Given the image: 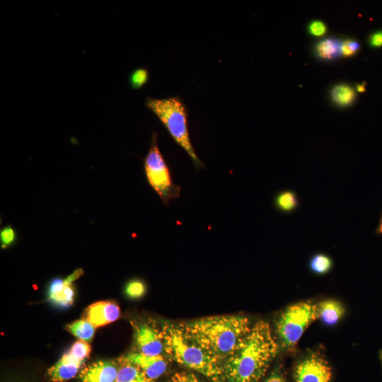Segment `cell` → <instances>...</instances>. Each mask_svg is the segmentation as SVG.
<instances>
[{
	"label": "cell",
	"mask_w": 382,
	"mask_h": 382,
	"mask_svg": "<svg viewBox=\"0 0 382 382\" xmlns=\"http://www.w3.org/2000/svg\"><path fill=\"white\" fill-rule=\"evenodd\" d=\"M278 351L269 324L259 321L234 351L223 361L224 382H257Z\"/></svg>",
	"instance_id": "6da1fadb"
},
{
	"label": "cell",
	"mask_w": 382,
	"mask_h": 382,
	"mask_svg": "<svg viewBox=\"0 0 382 382\" xmlns=\"http://www.w3.org/2000/svg\"><path fill=\"white\" fill-rule=\"evenodd\" d=\"M181 325L204 350L221 361L243 342L252 328L249 319L242 316L206 317Z\"/></svg>",
	"instance_id": "7a4b0ae2"
},
{
	"label": "cell",
	"mask_w": 382,
	"mask_h": 382,
	"mask_svg": "<svg viewBox=\"0 0 382 382\" xmlns=\"http://www.w3.org/2000/svg\"><path fill=\"white\" fill-rule=\"evenodd\" d=\"M161 332L164 352L170 358L202 374L212 382H224L223 361L204 350L181 324L166 323Z\"/></svg>",
	"instance_id": "3957f363"
},
{
	"label": "cell",
	"mask_w": 382,
	"mask_h": 382,
	"mask_svg": "<svg viewBox=\"0 0 382 382\" xmlns=\"http://www.w3.org/2000/svg\"><path fill=\"white\" fill-rule=\"evenodd\" d=\"M146 107L161 120L175 141L190 156L196 170L204 167L192 145L187 126V113L178 97L147 98Z\"/></svg>",
	"instance_id": "277c9868"
},
{
	"label": "cell",
	"mask_w": 382,
	"mask_h": 382,
	"mask_svg": "<svg viewBox=\"0 0 382 382\" xmlns=\"http://www.w3.org/2000/svg\"><path fill=\"white\" fill-rule=\"evenodd\" d=\"M144 173L150 187L157 193L165 207L180 197L181 187L172 178L158 144V134L154 132L148 153L144 158Z\"/></svg>",
	"instance_id": "5b68a950"
},
{
	"label": "cell",
	"mask_w": 382,
	"mask_h": 382,
	"mask_svg": "<svg viewBox=\"0 0 382 382\" xmlns=\"http://www.w3.org/2000/svg\"><path fill=\"white\" fill-rule=\"evenodd\" d=\"M318 318V305L303 301L289 306L279 317L276 328L282 345L295 347L306 329Z\"/></svg>",
	"instance_id": "8992f818"
},
{
	"label": "cell",
	"mask_w": 382,
	"mask_h": 382,
	"mask_svg": "<svg viewBox=\"0 0 382 382\" xmlns=\"http://www.w3.org/2000/svg\"><path fill=\"white\" fill-rule=\"evenodd\" d=\"M332 370L328 361L317 354H311L296 365V382H330Z\"/></svg>",
	"instance_id": "52a82bcc"
},
{
	"label": "cell",
	"mask_w": 382,
	"mask_h": 382,
	"mask_svg": "<svg viewBox=\"0 0 382 382\" xmlns=\"http://www.w3.org/2000/svg\"><path fill=\"white\" fill-rule=\"evenodd\" d=\"M134 340L138 352L147 356H158L164 352L161 332L149 323L134 326Z\"/></svg>",
	"instance_id": "ba28073f"
},
{
	"label": "cell",
	"mask_w": 382,
	"mask_h": 382,
	"mask_svg": "<svg viewBox=\"0 0 382 382\" xmlns=\"http://www.w3.org/2000/svg\"><path fill=\"white\" fill-rule=\"evenodd\" d=\"M83 273L82 269H76L65 279L56 278L49 286L48 298L54 305L66 308L72 305L75 290L73 282Z\"/></svg>",
	"instance_id": "9c48e42d"
},
{
	"label": "cell",
	"mask_w": 382,
	"mask_h": 382,
	"mask_svg": "<svg viewBox=\"0 0 382 382\" xmlns=\"http://www.w3.org/2000/svg\"><path fill=\"white\" fill-rule=\"evenodd\" d=\"M120 316L119 306L111 301H101L90 305L86 311V320L95 328L113 323Z\"/></svg>",
	"instance_id": "30bf717a"
},
{
	"label": "cell",
	"mask_w": 382,
	"mask_h": 382,
	"mask_svg": "<svg viewBox=\"0 0 382 382\" xmlns=\"http://www.w3.org/2000/svg\"><path fill=\"white\" fill-rule=\"evenodd\" d=\"M118 362L98 361L83 368L79 375L81 382H115Z\"/></svg>",
	"instance_id": "8fae6325"
},
{
	"label": "cell",
	"mask_w": 382,
	"mask_h": 382,
	"mask_svg": "<svg viewBox=\"0 0 382 382\" xmlns=\"http://www.w3.org/2000/svg\"><path fill=\"white\" fill-rule=\"evenodd\" d=\"M123 359L138 366L149 378L156 380L166 371L168 361L162 355L147 356L139 352H132Z\"/></svg>",
	"instance_id": "7c38bea8"
},
{
	"label": "cell",
	"mask_w": 382,
	"mask_h": 382,
	"mask_svg": "<svg viewBox=\"0 0 382 382\" xmlns=\"http://www.w3.org/2000/svg\"><path fill=\"white\" fill-rule=\"evenodd\" d=\"M83 363L76 359L68 352L48 369V377L53 382L69 381L75 377Z\"/></svg>",
	"instance_id": "4fadbf2b"
},
{
	"label": "cell",
	"mask_w": 382,
	"mask_h": 382,
	"mask_svg": "<svg viewBox=\"0 0 382 382\" xmlns=\"http://www.w3.org/2000/svg\"><path fill=\"white\" fill-rule=\"evenodd\" d=\"M119 369L115 382H154L149 378L138 366L125 360L118 359Z\"/></svg>",
	"instance_id": "5bb4252c"
},
{
	"label": "cell",
	"mask_w": 382,
	"mask_h": 382,
	"mask_svg": "<svg viewBox=\"0 0 382 382\" xmlns=\"http://www.w3.org/2000/svg\"><path fill=\"white\" fill-rule=\"evenodd\" d=\"M318 318L328 325L336 324L343 316L345 308L336 300H325L318 304Z\"/></svg>",
	"instance_id": "9a60e30c"
},
{
	"label": "cell",
	"mask_w": 382,
	"mask_h": 382,
	"mask_svg": "<svg viewBox=\"0 0 382 382\" xmlns=\"http://www.w3.org/2000/svg\"><path fill=\"white\" fill-rule=\"evenodd\" d=\"M342 43L339 39L328 37L318 42L315 46L317 57L323 60H332L342 54Z\"/></svg>",
	"instance_id": "2e32d148"
},
{
	"label": "cell",
	"mask_w": 382,
	"mask_h": 382,
	"mask_svg": "<svg viewBox=\"0 0 382 382\" xmlns=\"http://www.w3.org/2000/svg\"><path fill=\"white\" fill-rule=\"evenodd\" d=\"M273 202L276 209L282 213H291L299 205L297 195L291 190H284L277 192Z\"/></svg>",
	"instance_id": "e0dca14e"
},
{
	"label": "cell",
	"mask_w": 382,
	"mask_h": 382,
	"mask_svg": "<svg viewBox=\"0 0 382 382\" xmlns=\"http://www.w3.org/2000/svg\"><path fill=\"white\" fill-rule=\"evenodd\" d=\"M95 327L86 320H77L67 326L69 331L80 340L89 342L95 334Z\"/></svg>",
	"instance_id": "ac0fdd59"
},
{
	"label": "cell",
	"mask_w": 382,
	"mask_h": 382,
	"mask_svg": "<svg viewBox=\"0 0 382 382\" xmlns=\"http://www.w3.org/2000/svg\"><path fill=\"white\" fill-rule=\"evenodd\" d=\"M333 101L340 106L352 104L356 98L354 90L347 84H340L335 86L331 92Z\"/></svg>",
	"instance_id": "d6986e66"
},
{
	"label": "cell",
	"mask_w": 382,
	"mask_h": 382,
	"mask_svg": "<svg viewBox=\"0 0 382 382\" xmlns=\"http://www.w3.org/2000/svg\"><path fill=\"white\" fill-rule=\"evenodd\" d=\"M309 265L311 271L315 274H324L331 270L332 261L328 255L318 253L311 257Z\"/></svg>",
	"instance_id": "ffe728a7"
},
{
	"label": "cell",
	"mask_w": 382,
	"mask_h": 382,
	"mask_svg": "<svg viewBox=\"0 0 382 382\" xmlns=\"http://www.w3.org/2000/svg\"><path fill=\"white\" fill-rule=\"evenodd\" d=\"M91 346L87 342L79 340L74 343L69 353L76 359L80 361H85L89 356Z\"/></svg>",
	"instance_id": "44dd1931"
},
{
	"label": "cell",
	"mask_w": 382,
	"mask_h": 382,
	"mask_svg": "<svg viewBox=\"0 0 382 382\" xmlns=\"http://www.w3.org/2000/svg\"><path fill=\"white\" fill-rule=\"evenodd\" d=\"M149 72L146 68H138L132 71L129 75V83L132 88L139 89L148 81Z\"/></svg>",
	"instance_id": "7402d4cb"
},
{
	"label": "cell",
	"mask_w": 382,
	"mask_h": 382,
	"mask_svg": "<svg viewBox=\"0 0 382 382\" xmlns=\"http://www.w3.org/2000/svg\"><path fill=\"white\" fill-rule=\"evenodd\" d=\"M125 291L129 297L137 299L144 295L146 287L142 281L133 279L127 284Z\"/></svg>",
	"instance_id": "603a6c76"
},
{
	"label": "cell",
	"mask_w": 382,
	"mask_h": 382,
	"mask_svg": "<svg viewBox=\"0 0 382 382\" xmlns=\"http://www.w3.org/2000/svg\"><path fill=\"white\" fill-rule=\"evenodd\" d=\"M16 231L11 225L4 226L0 232V241L2 248L11 245L16 240Z\"/></svg>",
	"instance_id": "cb8c5ba5"
},
{
	"label": "cell",
	"mask_w": 382,
	"mask_h": 382,
	"mask_svg": "<svg viewBox=\"0 0 382 382\" xmlns=\"http://www.w3.org/2000/svg\"><path fill=\"white\" fill-rule=\"evenodd\" d=\"M168 382H202L194 374L187 371L177 372L173 374Z\"/></svg>",
	"instance_id": "d4e9b609"
},
{
	"label": "cell",
	"mask_w": 382,
	"mask_h": 382,
	"mask_svg": "<svg viewBox=\"0 0 382 382\" xmlns=\"http://www.w3.org/2000/svg\"><path fill=\"white\" fill-rule=\"evenodd\" d=\"M359 43L353 40H345L342 43V54L345 57H350L354 54L359 49Z\"/></svg>",
	"instance_id": "484cf974"
},
{
	"label": "cell",
	"mask_w": 382,
	"mask_h": 382,
	"mask_svg": "<svg viewBox=\"0 0 382 382\" xmlns=\"http://www.w3.org/2000/svg\"><path fill=\"white\" fill-rule=\"evenodd\" d=\"M326 30L325 24L320 21H314L308 25V31L313 36H322L326 33Z\"/></svg>",
	"instance_id": "4316f807"
},
{
	"label": "cell",
	"mask_w": 382,
	"mask_h": 382,
	"mask_svg": "<svg viewBox=\"0 0 382 382\" xmlns=\"http://www.w3.org/2000/svg\"><path fill=\"white\" fill-rule=\"evenodd\" d=\"M263 382H286L282 372L277 369L272 373Z\"/></svg>",
	"instance_id": "83f0119b"
},
{
	"label": "cell",
	"mask_w": 382,
	"mask_h": 382,
	"mask_svg": "<svg viewBox=\"0 0 382 382\" xmlns=\"http://www.w3.org/2000/svg\"><path fill=\"white\" fill-rule=\"evenodd\" d=\"M369 42L374 47H382V31L374 33L370 37Z\"/></svg>",
	"instance_id": "f1b7e54d"
},
{
	"label": "cell",
	"mask_w": 382,
	"mask_h": 382,
	"mask_svg": "<svg viewBox=\"0 0 382 382\" xmlns=\"http://www.w3.org/2000/svg\"><path fill=\"white\" fill-rule=\"evenodd\" d=\"M365 84L366 83H364L362 84H357V89L359 92L362 93L365 91Z\"/></svg>",
	"instance_id": "f546056e"
},
{
	"label": "cell",
	"mask_w": 382,
	"mask_h": 382,
	"mask_svg": "<svg viewBox=\"0 0 382 382\" xmlns=\"http://www.w3.org/2000/svg\"><path fill=\"white\" fill-rule=\"evenodd\" d=\"M376 231L378 234H382V215H381L378 228L376 229Z\"/></svg>",
	"instance_id": "4dcf8cb0"
},
{
	"label": "cell",
	"mask_w": 382,
	"mask_h": 382,
	"mask_svg": "<svg viewBox=\"0 0 382 382\" xmlns=\"http://www.w3.org/2000/svg\"><path fill=\"white\" fill-rule=\"evenodd\" d=\"M380 357H381V364H382V351L381 352Z\"/></svg>",
	"instance_id": "1f68e13d"
}]
</instances>
